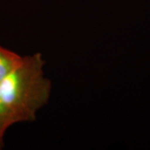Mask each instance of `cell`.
Masks as SVG:
<instances>
[{"mask_svg": "<svg viewBox=\"0 0 150 150\" xmlns=\"http://www.w3.org/2000/svg\"><path fill=\"white\" fill-rule=\"evenodd\" d=\"M40 53L22 57L20 64L0 81V107L11 125L34 121L36 112L48 102L51 81L43 72Z\"/></svg>", "mask_w": 150, "mask_h": 150, "instance_id": "6da1fadb", "label": "cell"}, {"mask_svg": "<svg viewBox=\"0 0 150 150\" xmlns=\"http://www.w3.org/2000/svg\"><path fill=\"white\" fill-rule=\"evenodd\" d=\"M22 57L16 52L0 46V81L20 64Z\"/></svg>", "mask_w": 150, "mask_h": 150, "instance_id": "7a4b0ae2", "label": "cell"}, {"mask_svg": "<svg viewBox=\"0 0 150 150\" xmlns=\"http://www.w3.org/2000/svg\"><path fill=\"white\" fill-rule=\"evenodd\" d=\"M0 149H1V147H0Z\"/></svg>", "mask_w": 150, "mask_h": 150, "instance_id": "3957f363", "label": "cell"}]
</instances>
